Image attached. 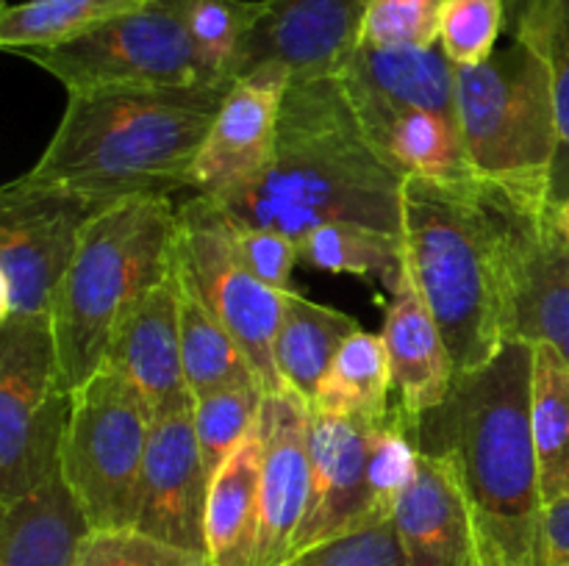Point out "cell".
<instances>
[{"label": "cell", "instance_id": "obj_1", "mask_svg": "<svg viewBox=\"0 0 569 566\" xmlns=\"http://www.w3.org/2000/svg\"><path fill=\"white\" fill-rule=\"evenodd\" d=\"M531 377L533 344L515 338L415 422L420 453L445 461L470 497L489 566H548Z\"/></svg>", "mask_w": 569, "mask_h": 566}, {"label": "cell", "instance_id": "obj_2", "mask_svg": "<svg viewBox=\"0 0 569 566\" xmlns=\"http://www.w3.org/2000/svg\"><path fill=\"white\" fill-rule=\"evenodd\" d=\"M406 178L372 144L337 75L292 81L270 164L256 181L211 198L231 220L303 239L328 222L400 236Z\"/></svg>", "mask_w": 569, "mask_h": 566}, {"label": "cell", "instance_id": "obj_3", "mask_svg": "<svg viewBox=\"0 0 569 566\" xmlns=\"http://www.w3.org/2000/svg\"><path fill=\"white\" fill-rule=\"evenodd\" d=\"M515 198L483 181H403V270L442 331L456 377L489 364L515 342Z\"/></svg>", "mask_w": 569, "mask_h": 566}, {"label": "cell", "instance_id": "obj_4", "mask_svg": "<svg viewBox=\"0 0 569 566\" xmlns=\"http://www.w3.org/2000/svg\"><path fill=\"white\" fill-rule=\"evenodd\" d=\"M231 83L67 94L59 128L22 175L106 205L189 189L200 144Z\"/></svg>", "mask_w": 569, "mask_h": 566}, {"label": "cell", "instance_id": "obj_5", "mask_svg": "<svg viewBox=\"0 0 569 566\" xmlns=\"http://www.w3.org/2000/svg\"><path fill=\"white\" fill-rule=\"evenodd\" d=\"M178 209L170 194H133L87 222L50 309L70 392L103 366L120 316L176 266Z\"/></svg>", "mask_w": 569, "mask_h": 566}, {"label": "cell", "instance_id": "obj_6", "mask_svg": "<svg viewBox=\"0 0 569 566\" xmlns=\"http://www.w3.org/2000/svg\"><path fill=\"white\" fill-rule=\"evenodd\" d=\"M456 109L478 181L522 203L550 205L559 131L542 53L515 39L483 64L461 67Z\"/></svg>", "mask_w": 569, "mask_h": 566}, {"label": "cell", "instance_id": "obj_7", "mask_svg": "<svg viewBox=\"0 0 569 566\" xmlns=\"http://www.w3.org/2000/svg\"><path fill=\"white\" fill-rule=\"evenodd\" d=\"M153 420L142 392L109 364L72 392L61 442V477L94 533L133 525Z\"/></svg>", "mask_w": 569, "mask_h": 566}, {"label": "cell", "instance_id": "obj_8", "mask_svg": "<svg viewBox=\"0 0 569 566\" xmlns=\"http://www.w3.org/2000/svg\"><path fill=\"white\" fill-rule=\"evenodd\" d=\"M189 0H150L89 37L48 50H22L26 61L53 75L67 94L194 89L231 83L211 75L194 50Z\"/></svg>", "mask_w": 569, "mask_h": 566}, {"label": "cell", "instance_id": "obj_9", "mask_svg": "<svg viewBox=\"0 0 569 566\" xmlns=\"http://www.w3.org/2000/svg\"><path fill=\"white\" fill-rule=\"evenodd\" d=\"M70 403L50 316L0 322V503L61 475Z\"/></svg>", "mask_w": 569, "mask_h": 566}, {"label": "cell", "instance_id": "obj_10", "mask_svg": "<svg viewBox=\"0 0 569 566\" xmlns=\"http://www.w3.org/2000/svg\"><path fill=\"white\" fill-rule=\"evenodd\" d=\"M106 209L26 175L0 189V322L50 316L87 222Z\"/></svg>", "mask_w": 569, "mask_h": 566}, {"label": "cell", "instance_id": "obj_11", "mask_svg": "<svg viewBox=\"0 0 569 566\" xmlns=\"http://www.w3.org/2000/svg\"><path fill=\"white\" fill-rule=\"evenodd\" d=\"M178 259L211 311L242 344L267 392H283L276 336L289 292L267 286L242 264L226 211L211 198L194 194L178 205Z\"/></svg>", "mask_w": 569, "mask_h": 566}, {"label": "cell", "instance_id": "obj_12", "mask_svg": "<svg viewBox=\"0 0 569 566\" xmlns=\"http://www.w3.org/2000/svg\"><path fill=\"white\" fill-rule=\"evenodd\" d=\"M192 408L194 400L153 420L131 530L206 555L211 475L194 436Z\"/></svg>", "mask_w": 569, "mask_h": 566}, {"label": "cell", "instance_id": "obj_13", "mask_svg": "<svg viewBox=\"0 0 569 566\" xmlns=\"http://www.w3.org/2000/svg\"><path fill=\"white\" fill-rule=\"evenodd\" d=\"M289 83L292 75L281 64H261L233 78L194 159L189 178L194 194L217 200L261 175L276 150Z\"/></svg>", "mask_w": 569, "mask_h": 566}, {"label": "cell", "instance_id": "obj_14", "mask_svg": "<svg viewBox=\"0 0 569 566\" xmlns=\"http://www.w3.org/2000/svg\"><path fill=\"white\" fill-rule=\"evenodd\" d=\"M367 6L370 0H267L231 78L261 64L287 67L292 81L337 75L359 48Z\"/></svg>", "mask_w": 569, "mask_h": 566}, {"label": "cell", "instance_id": "obj_15", "mask_svg": "<svg viewBox=\"0 0 569 566\" xmlns=\"http://www.w3.org/2000/svg\"><path fill=\"white\" fill-rule=\"evenodd\" d=\"M309 494V405L292 388L267 392L261 403L259 538L253 566H283L292 558Z\"/></svg>", "mask_w": 569, "mask_h": 566}, {"label": "cell", "instance_id": "obj_16", "mask_svg": "<svg viewBox=\"0 0 569 566\" xmlns=\"http://www.w3.org/2000/svg\"><path fill=\"white\" fill-rule=\"evenodd\" d=\"M367 436L370 422L339 420L309 408L311 494L292 558L315 544L378 522L367 483Z\"/></svg>", "mask_w": 569, "mask_h": 566}, {"label": "cell", "instance_id": "obj_17", "mask_svg": "<svg viewBox=\"0 0 569 566\" xmlns=\"http://www.w3.org/2000/svg\"><path fill=\"white\" fill-rule=\"evenodd\" d=\"M511 338L550 344L569 364V242L553 228L550 205H515Z\"/></svg>", "mask_w": 569, "mask_h": 566}, {"label": "cell", "instance_id": "obj_18", "mask_svg": "<svg viewBox=\"0 0 569 566\" xmlns=\"http://www.w3.org/2000/svg\"><path fill=\"white\" fill-rule=\"evenodd\" d=\"M392 519L409 566H489L476 508L453 469L433 455L420 453Z\"/></svg>", "mask_w": 569, "mask_h": 566}, {"label": "cell", "instance_id": "obj_19", "mask_svg": "<svg viewBox=\"0 0 569 566\" xmlns=\"http://www.w3.org/2000/svg\"><path fill=\"white\" fill-rule=\"evenodd\" d=\"M459 67L433 48H372L359 44L337 72L356 117L400 111H433L459 122L456 109Z\"/></svg>", "mask_w": 569, "mask_h": 566}, {"label": "cell", "instance_id": "obj_20", "mask_svg": "<svg viewBox=\"0 0 569 566\" xmlns=\"http://www.w3.org/2000/svg\"><path fill=\"white\" fill-rule=\"evenodd\" d=\"M176 266L120 316L103 358L142 392L156 416L194 400L183 375Z\"/></svg>", "mask_w": 569, "mask_h": 566}, {"label": "cell", "instance_id": "obj_21", "mask_svg": "<svg viewBox=\"0 0 569 566\" xmlns=\"http://www.w3.org/2000/svg\"><path fill=\"white\" fill-rule=\"evenodd\" d=\"M387 292L389 303L381 338L387 347L392 397L395 405H400L411 420H420L426 411L437 408L453 388V361L431 309L406 270Z\"/></svg>", "mask_w": 569, "mask_h": 566}, {"label": "cell", "instance_id": "obj_22", "mask_svg": "<svg viewBox=\"0 0 569 566\" xmlns=\"http://www.w3.org/2000/svg\"><path fill=\"white\" fill-rule=\"evenodd\" d=\"M92 525L64 477L0 503V566H78Z\"/></svg>", "mask_w": 569, "mask_h": 566}, {"label": "cell", "instance_id": "obj_23", "mask_svg": "<svg viewBox=\"0 0 569 566\" xmlns=\"http://www.w3.org/2000/svg\"><path fill=\"white\" fill-rule=\"evenodd\" d=\"M261 416L222 461L206 503V558L211 566H253L259 538Z\"/></svg>", "mask_w": 569, "mask_h": 566}, {"label": "cell", "instance_id": "obj_24", "mask_svg": "<svg viewBox=\"0 0 569 566\" xmlns=\"http://www.w3.org/2000/svg\"><path fill=\"white\" fill-rule=\"evenodd\" d=\"M359 122L383 159L403 178L448 183L478 181L456 120L433 111H400L367 120L359 117Z\"/></svg>", "mask_w": 569, "mask_h": 566}, {"label": "cell", "instance_id": "obj_25", "mask_svg": "<svg viewBox=\"0 0 569 566\" xmlns=\"http://www.w3.org/2000/svg\"><path fill=\"white\" fill-rule=\"evenodd\" d=\"M178 325H181V355L183 375L192 397L222 392V388L261 383L259 372L250 364L248 353L231 331L222 325L220 316L211 311L192 275L178 259ZM264 386V383H261Z\"/></svg>", "mask_w": 569, "mask_h": 566}, {"label": "cell", "instance_id": "obj_26", "mask_svg": "<svg viewBox=\"0 0 569 566\" xmlns=\"http://www.w3.org/2000/svg\"><path fill=\"white\" fill-rule=\"evenodd\" d=\"M359 331L356 316L289 292L276 336V366L283 386L309 405L342 344Z\"/></svg>", "mask_w": 569, "mask_h": 566}, {"label": "cell", "instance_id": "obj_27", "mask_svg": "<svg viewBox=\"0 0 569 566\" xmlns=\"http://www.w3.org/2000/svg\"><path fill=\"white\" fill-rule=\"evenodd\" d=\"M509 28L515 39L533 44L550 72L556 105L553 175H550V209L569 194V0H506Z\"/></svg>", "mask_w": 569, "mask_h": 566}, {"label": "cell", "instance_id": "obj_28", "mask_svg": "<svg viewBox=\"0 0 569 566\" xmlns=\"http://www.w3.org/2000/svg\"><path fill=\"white\" fill-rule=\"evenodd\" d=\"M311 411L339 420L376 422L392 408V377L381 333H359L342 344L317 386Z\"/></svg>", "mask_w": 569, "mask_h": 566}, {"label": "cell", "instance_id": "obj_29", "mask_svg": "<svg viewBox=\"0 0 569 566\" xmlns=\"http://www.w3.org/2000/svg\"><path fill=\"white\" fill-rule=\"evenodd\" d=\"M150 0H22L0 9V48L9 53L48 50L89 37Z\"/></svg>", "mask_w": 569, "mask_h": 566}, {"label": "cell", "instance_id": "obj_30", "mask_svg": "<svg viewBox=\"0 0 569 566\" xmlns=\"http://www.w3.org/2000/svg\"><path fill=\"white\" fill-rule=\"evenodd\" d=\"M531 427L548 505L569 494V364L550 344H533Z\"/></svg>", "mask_w": 569, "mask_h": 566}, {"label": "cell", "instance_id": "obj_31", "mask_svg": "<svg viewBox=\"0 0 569 566\" xmlns=\"http://www.w3.org/2000/svg\"><path fill=\"white\" fill-rule=\"evenodd\" d=\"M300 264L337 275L378 277L383 286L403 275V247L395 233L356 222H328L298 239Z\"/></svg>", "mask_w": 569, "mask_h": 566}, {"label": "cell", "instance_id": "obj_32", "mask_svg": "<svg viewBox=\"0 0 569 566\" xmlns=\"http://www.w3.org/2000/svg\"><path fill=\"white\" fill-rule=\"evenodd\" d=\"M415 422L400 405L392 408L381 420L370 422V436H367V483H370L372 514L378 522H387L395 516L400 503V494L411 483L420 461L417 447Z\"/></svg>", "mask_w": 569, "mask_h": 566}, {"label": "cell", "instance_id": "obj_33", "mask_svg": "<svg viewBox=\"0 0 569 566\" xmlns=\"http://www.w3.org/2000/svg\"><path fill=\"white\" fill-rule=\"evenodd\" d=\"M264 11L267 0H189V33L211 75L233 81L231 70L239 50Z\"/></svg>", "mask_w": 569, "mask_h": 566}, {"label": "cell", "instance_id": "obj_34", "mask_svg": "<svg viewBox=\"0 0 569 566\" xmlns=\"http://www.w3.org/2000/svg\"><path fill=\"white\" fill-rule=\"evenodd\" d=\"M264 394L267 388L261 383H242V386L222 388L206 397H194V436H198L203 466L211 477L220 469L222 461L237 449V444L248 436L250 427L259 422Z\"/></svg>", "mask_w": 569, "mask_h": 566}, {"label": "cell", "instance_id": "obj_35", "mask_svg": "<svg viewBox=\"0 0 569 566\" xmlns=\"http://www.w3.org/2000/svg\"><path fill=\"white\" fill-rule=\"evenodd\" d=\"M509 26L506 0H448L439 31V48L456 67H478L495 53Z\"/></svg>", "mask_w": 569, "mask_h": 566}, {"label": "cell", "instance_id": "obj_36", "mask_svg": "<svg viewBox=\"0 0 569 566\" xmlns=\"http://www.w3.org/2000/svg\"><path fill=\"white\" fill-rule=\"evenodd\" d=\"M448 0H370L359 44L433 48L439 44Z\"/></svg>", "mask_w": 569, "mask_h": 566}, {"label": "cell", "instance_id": "obj_37", "mask_svg": "<svg viewBox=\"0 0 569 566\" xmlns=\"http://www.w3.org/2000/svg\"><path fill=\"white\" fill-rule=\"evenodd\" d=\"M283 566H409L400 547L395 519L376 522L361 530L328 538L303 549Z\"/></svg>", "mask_w": 569, "mask_h": 566}, {"label": "cell", "instance_id": "obj_38", "mask_svg": "<svg viewBox=\"0 0 569 566\" xmlns=\"http://www.w3.org/2000/svg\"><path fill=\"white\" fill-rule=\"evenodd\" d=\"M78 566H211L203 553L156 542L137 530L92 533Z\"/></svg>", "mask_w": 569, "mask_h": 566}, {"label": "cell", "instance_id": "obj_39", "mask_svg": "<svg viewBox=\"0 0 569 566\" xmlns=\"http://www.w3.org/2000/svg\"><path fill=\"white\" fill-rule=\"evenodd\" d=\"M228 225H231L233 247H237L242 264L267 286L278 289V292H292L289 283H292L295 266L300 264L298 242L272 228L244 225L231 216H228Z\"/></svg>", "mask_w": 569, "mask_h": 566}, {"label": "cell", "instance_id": "obj_40", "mask_svg": "<svg viewBox=\"0 0 569 566\" xmlns=\"http://www.w3.org/2000/svg\"><path fill=\"white\" fill-rule=\"evenodd\" d=\"M569 560V494L545 505V564Z\"/></svg>", "mask_w": 569, "mask_h": 566}, {"label": "cell", "instance_id": "obj_41", "mask_svg": "<svg viewBox=\"0 0 569 566\" xmlns=\"http://www.w3.org/2000/svg\"><path fill=\"white\" fill-rule=\"evenodd\" d=\"M550 220H553L556 231H559L569 242V194L561 200V203H556L553 209H550Z\"/></svg>", "mask_w": 569, "mask_h": 566}, {"label": "cell", "instance_id": "obj_42", "mask_svg": "<svg viewBox=\"0 0 569 566\" xmlns=\"http://www.w3.org/2000/svg\"><path fill=\"white\" fill-rule=\"evenodd\" d=\"M556 566H569V560H565V564H556Z\"/></svg>", "mask_w": 569, "mask_h": 566}]
</instances>
